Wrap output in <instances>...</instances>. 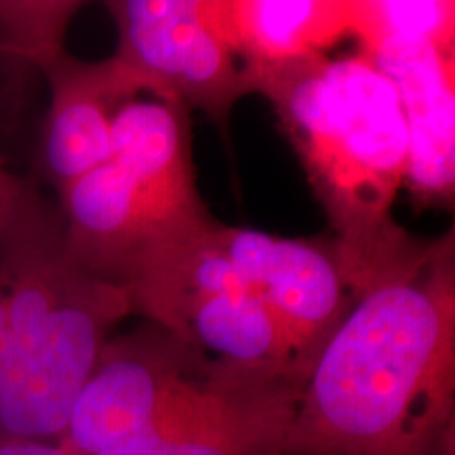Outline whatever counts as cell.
<instances>
[{
	"label": "cell",
	"instance_id": "cell-5",
	"mask_svg": "<svg viewBox=\"0 0 455 455\" xmlns=\"http://www.w3.org/2000/svg\"><path fill=\"white\" fill-rule=\"evenodd\" d=\"M299 388L209 361L144 432L98 455H281Z\"/></svg>",
	"mask_w": 455,
	"mask_h": 455
},
{
	"label": "cell",
	"instance_id": "cell-14",
	"mask_svg": "<svg viewBox=\"0 0 455 455\" xmlns=\"http://www.w3.org/2000/svg\"><path fill=\"white\" fill-rule=\"evenodd\" d=\"M9 299H11V268L0 255V405L9 378Z\"/></svg>",
	"mask_w": 455,
	"mask_h": 455
},
{
	"label": "cell",
	"instance_id": "cell-9",
	"mask_svg": "<svg viewBox=\"0 0 455 455\" xmlns=\"http://www.w3.org/2000/svg\"><path fill=\"white\" fill-rule=\"evenodd\" d=\"M358 43L401 104L405 186L424 207H447L455 195V49L403 34H375Z\"/></svg>",
	"mask_w": 455,
	"mask_h": 455
},
{
	"label": "cell",
	"instance_id": "cell-11",
	"mask_svg": "<svg viewBox=\"0 0 455 455\" xmlns=\"http://www.w3.org/2000/svg\"><path fill=\"white\" fill-rule=\"evenodd\" d=\"M204 9L251 81L270 68L329 55L355 24L352 0H204Z\"/></svg>",
	"mask_w": 455,
	"mask_h": 455
},
{
	"label": "cell",
	"instance_id": "cell-2",
	"mask_svg": "<svg viewBox=\"0 0 455 455\" xmlns=\"http://www.w3.org/2000/svg\"><path fill=\"white\" fill-rule=\"evenodd\" d=\"M321 203L344 275L358 293L424 241L392 218L407 178V127L390 83L358 51L253 74Z\"/></svg>",
	"mask_w": 455,
	"mask_h": 455
},
{
	"label": "cell",
	"instance_id": "cell-12",
	"mask_svg": "<svg viewBox=\"0 0 455 455\" xmlns=\"http://www.w3.org/2000/svg\"><path fill=\"white\" fill-rule=\"evenodd\" d=\"M352 36L403 34L455 49V3L451 0H352Z\"/></svg>",
	"mask_w": 455,
	"mask_h": 455
},
{
	"label": "cell",
	"instance_id": "cell-1",
	"mask_svg": "<svg viewBox=\"0 0 455 455\" xmlns=\"http://www.w3.org/2000/svg\"><path fill=\"white\" fill-rule=\"evenodd\" d=\"M281 455H455V243L375 276L318 352Z\"/></svg>",
	"mask_w": 455,
	"mask_h": 455
},
{
	"label": "cell",
	"instance_id": "cell-3",
	"mask_svg": "<svg viewBox=\"0 0 455 455\" xmlns=\"http://www.w3.org/2000/svg\"><path fill=\"white\" fill-rule=\"evenodd\" d=\"M190 110L161 89L127 101L110 155L60 190L64 247L95 281L129 289L215 221L196 186Z\"/></svg>",
	"mask_w": 455,
	"mask_h": 455
},
{
	"label": "cell",
	"instance_id": "cell-15",
	"mask_svg": "<svg viewBox=\"0 0 455 455\" xmlns=\"http://www.w3.org/2000/svg\"><path fill=\"white\" fill-rule=\"evenodd\" d=\"M0 455H70L60 443L0 439Z\"/></svg>",
	"mask_w": 455,
	"mask_h": 455
},
{
	"label": "cell",
	"instance_id": "cell-7",
	"mask_svg": "<svg viewBox=\"0 0 455 455\" xmlns=\"http://www.w3.org/2000/svg\"><path fill=\"white\" fill-rule=\"evenodd\" d=\"M207 363L201 352L155 323L108 338L57 443L70 455H98L140 435L180 384Z\"/></svg>",
	"mask_w": 455,
	"mask_h": 455
},
{
	"label": "cell",
	"instance_id": "cell-10",
	"mask_svg": "<svg viewBox=\"0 0 455 455\" xmlns=\"http://www.w3.org/2000/svg\"><path fill=\"white\" fill-rule=\"evenodd\" d=\"M28 64L49 83L41 163L57 192L110 155L114 121L127 101L144 89H161L118 57L83 61L68 53L64 43L38 51Z\"/></svg>",
	"mask_w": 455,
	"mask_h": 455
},
{
	"label": "cell",
	"instance_id": "cell-4",
	"mask_svg": "<svg viewBox=\"0 0 455 455\" xmlns=\"http://www.w3.org/2000/svg\"><path fill=\"white\" fill-rule=\"evenodd\" d=\"M218 224L141 272L127 289L133 312L212 363L301 388L315 358L218 247Z\"/></svg>",
	"mask_w": 455,
	"mask_h": 455
},
{
	"label": "cell",
	"instance_id": "cell-6",
	"mask_svg": "<svg viewBox=\"0 0 455 455\" xmlns=\"http://www.w3.org/2000/svg\"><path fill=\"white\" fill-rule=\"evenodd\" d=\"M118 30L114 57L188 110H201L224 127L232 108L255 93L247 66L220 36L204 0H112Z\"/></svg>",
	"mask_w": 455,
	"mask_h": 455
},
{
	"label": "cell",
	"instance_id": "cell-13",
	"mask_svg": "<svg viewBox=\"0 0 455 455\" xmlns=\"http://www.w3.org/2000/svg\"><path fill=\"white\" fill-rule=\"evenodd\" d=\"M38 196L36 186L15 175L0 155V238L24 218Z\"/></svg>",
	"mask_w": 455,
	"mask_h": 455
},
{
	"label": "cell",
	"instance_id": "cell-8",
	"mask_svg": "<svg viewBox=\"0 0 455 455\" xmlns=\"http://www.w3.org/2000/svg\"><path fill=\"white\" fill-rule=\"evenodd\" d=\"M215 243L315 358L356 301L331 238H283L218 224Z\"/></svg>",
	"mask_w": 455,
	"mask_h": 455
}]
</instances>
